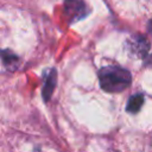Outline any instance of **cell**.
<instances>
[{
    "label": "cell",
    "mask_w": 152,
    "mask_h": 152,
    "mask_svg": "<svg viewBox=\"0 0 152 152\" xmlns=\"http://www.w3.org/2000/svg\"><path fill=\"white\" fill-rule=\"evenodd\" d=\"M55 86H56V71L52 69L49 71L46 78H45L44 88H43V97L45 101H48L51 97L52 91L55 89Z\"/></svg>",
    "instance_id": "cell-3"
},
{
    "label": "cell",
    "mask_w": 152,
    "mask_h": 152,
    "mask_svg": "<svg viewBox=\"0 0 152 152\" xmlns=\"http://www.w3.org/2000/svg\"><path fill=\"white\" fill-rule=\"evenodd\" d=\"M148 31H150V33H152V20H150V23H148Z\"/></svg>",
    "instance_id": "cell-6"
},
{
    "label": "cell",
    "mask_w": 152,
    "mask_h": 152,
    "mask_svg": "<svg viewBox=\"0 0 152 152\" xmlns=\"http://www.w3.org/2000/svg\"><path fill=\"white\" fill-rule=\"evenodd\" d=\"M34 152H40V151H39V150H36V151H34Z\"/></svg>",
    "instance_id": "cell-7"
},
{
    "label": "cell",
    "mask_w": 152,
    "mask_h": 152,
    "mask_svg": "<svg viewBox=\"0 0 152 152\" xmlns=\"http://www.w3.org/2000/svg\"><path fill=\"white\" fill-rule=\"evenodd\" d=\"M142 103H144V95L142 94H135V95H133L129 100H128V102H127V112H129V113H137V112H139V109L141 108V106H142Z\"/></svg>",
    "instance_id": "cell-5"
},
{
    "label": "cell",
    "mask_w": 152,
    "mask_h": 152,
    "mask_svg": "<svg viewBox=\"0 0 152 152\" xmlns=\"http://www.w3.org/2000/svg\"><path fill=\"white\" fill-rule=\"evenodd\" d=\"M127 49L131 52V55L135 57H145L150 49V44L145 37L137 34L127 40Z\"/></svg>",
    "instance_id": "cell-2"
},
{
    "label": "cell",
    "mask_w": 152,
    "mask_h": 152,
    "mask_svg": "<svg viewBox=\"0 0 152 152\" xmlns=\"http://www.w3.org/2000/svg\"><path fill=\"white\" fill-rule=\"evenodd\" d=\"M99 80L101 88L108 93H119L125 90L132 81L128 70L118 65L103 66L99 71Z\"/></svg>",
    "instance_id": "cell-1"
},
{
    "label": "cell",
    "mask_w": 152,
    "mask_h": 152,
    "mask_svg": "<svg viewBox=\"0 0 152 152\" xmlns=\"http://www.w3.org/2000/svg\"><path fill=\"white\" fill-rule=\"evenodd\" d=\"M2 62L8 70H15L19 66V57L7 50L2 51Z\"/></svg>",
    "instance_id": "cell-4"
}]
</instances>
